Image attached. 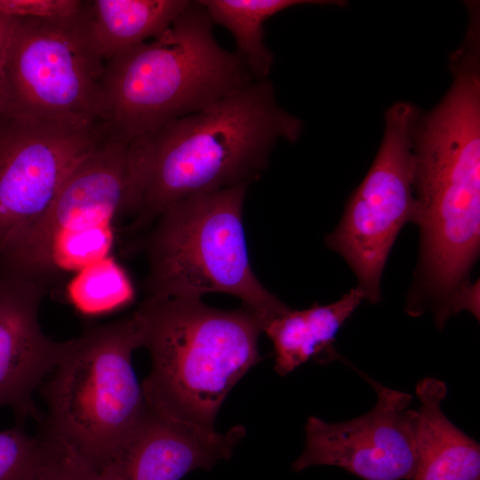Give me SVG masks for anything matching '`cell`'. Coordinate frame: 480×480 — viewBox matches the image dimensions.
Segmentation results:
<instances>
[{
  "mask_svg": "<svg viewBox=\"0 0 480 480\" xmlns=\"http://www.w3.org/2000/svg\"><path fill=\"white\" fill-rule=\"evenodd\" d=\"M301 131V120L281 108L267 79L132 140L138 206L132 229L152 225L167 206L191 196L252 182L276 142L296 141Z\"/></svg>",
  "mask_w": 480,
  "mask_h": 480,
  "instance_id": "1",
  "label": "cell"
},
{
  "mask_svg": "<svg viewBox=\"0 0 480 480\" xmlns=\"http://www.w3.org/2000/svg\"><path fill=\"white\" fill-rule=\"evenodd\" d=\"M480 59L452 55L453 82L414 133V222L421 238V296L450 303L467 285L480 243Z\"/></svg>",
  "mask_w": 480,
  "mask_h": 480,
  "instance_id": "2",
  "label": "cell"
},
{
  "mask_svg": "<svg viewBox=\"0 0 480 480\" xmlns=\"http://www.w3.org/2000/svg\"><path fill=\"white\" fill-rule=\"evenodd\" d=\"M151 370L141 383L159 416L214 435L227 396L262 358L264 322L251 308H212L201 298L145 297L134 310Z\"/></svg>",
  "mask_w": 480,
  "mask_h": 480,
  "instance_id": "3",
  "label": "cell"
},
{
  "mask_svg": "<svg viewBox=\"0 0 480 480\" xmlns=\"http://www.w3.org/2000/svg\"><path fill=\"white\" fill-rule=\"evenodd\" d=\"M212 24L191 1L161 35L106 62L100 120L106 139L130 143L253 81L240 56L218 44Z\"/></svg>",
  "mask_w": 480,
  "mask_h": 480,
  "instance_id": "4",
  "label": "cell"
},
{
  "mask_svg": "<svg viewBox=\"0 0 480 480\" xmlns=\"http://www.w3.org/2000/svg\"><path fill=\"white\" fill-rule=\"evenodd\" d=\"M249 185L194 195L163 210L145 242V297L227 293L265 324L290 309L262 285L250 264L243 225Z\"/></svg>",
  "mask_w": 480,
  "mask_h": 480,
  "instance_id": "5",
  "label": "cell"
},
{
  "mask_svg": "<svg viewBox=\"0 0 480 480\" xmlns=\"http://www.w3.org/2000/svg\"><path fill=\"white\" fill-rule=\"evenodd\" d=\"M142 348L133 311L88 327L66 340L51 377L42 385L48 414L45 430L75 449L97 471L102 468L148 410L132 354Z\"/></svg>",
  "mask_w": 480,
  "mask_h": 480,
  "instance_id": "6",
  "label": "cell"
},
{
  "mask_svg": "<svg viewBox=\"0 0 480 480\" xmlns=\"http://www.w3.org/2000/svg\"><path fill=\"white\" fill-rule=\"evenodd\" d=\"M138 204L131 143L105 139L68 176L40 224L0 255V274L46 284L105 258L113 223Z\"/></svg>",
  "mask_w": 480,
  "mask_h": 480,
  "instance_id": "7",
  "label": "cell"
},
{
  "mask_svg": "<svg viewBox=\"0 0 480 480\" xmlns=\"http://www.w3.org/2000/svg\"><path fill=\"white\" fill-rule=\"evenodd\" d=\"M82 8L64 18H14L1 114L100 124L106 61Z\"/></svg>",
  "mask_w": 480,
  "mask_h": 480,
  "instance_id": "8",
  "label": "cell"
},
{
  "mask_svg": "<svg viewBox=\"0 0 480 480\" xmlns=\"http://www.w3.org/2000/svg\"><path fill=\"white\" fill-rule=\"evenodd\" d=\"M419 112L410 103L394 104L385 116V132L376 158L326 237L356 274L366 300L380 298V276L403 226L415 220L414 133Z\"/></svg>",
  "mask_w": 480,
  "mask_h": 480,
  "instance_id": "9",
  "label": "cell"
},
{
  "mask_svg": "<svg viewBox=\"0 0 480 480\" xmlns=\"http://www.w3.org/2000/svg\"><path fill=\"white\" fill-rule=\"evenodd\" d=\"M105 139L99 123L0 114V255L40 224L68 176Z\"/></svg>",
  "mask_w": 480,
  "mask_h": 480,
  "instance_id": "10",
  "label": "cell"
},
{
  "mask_svg": "<svg viewBox=\"0 0 480 480\" xmlns=\"http://www.w3.org/2000/svg\"><path fill=\"white\" fill-rule=\"evenodd\" d=\"M377 400L369 412L342 422L311 416L305 445L292 468H340L364 480H412L417 468V410L412 395L371 380Z\"/></svg>",
  "mask_w": 480,
  "mask_h": 480,
  "instance_id": "11",
  "label": "cell"
},
{
  "mask_svg": "<svg viewBox=\"0 0 480 480\" xmlns=\"http://www.w3.org/2000/svg\"><path fill=\"white\" fill-rule=\"evenodd\" d=\"M46 284L0 276V407L12 409L17 422L37 418L34 392L51 375L66 341L47 337L39 324Z\"/></svg>",
  "mask_w": 480,
  "mask_h": 480,
  "instance_id": "12",
  "label": "cell"
},
{
  "mask_svg": "<svg viewBox=\"0 0 480 480\" xmlns=\"http://www.w3.org/2000/svg\"><path fill=\"white\" fill-rule=\"evenodd\" d=\"M246 429L205 435L164 419L148 407L110 460L98 472L101 480H180L196 469H211L228 460Z\"/></svg>",
  "mask_w": 480,
  "mask_h": 480,
  "instance_id": "13",
  "label": "cell"
},
{
  "mask_svg": "<svg viewBox=\"0 0 480 480\" xmlns=\"http://www.w3.org/2000/svg\"><path fill=\"white\" fill-rule=\"evenodd\" d=\"M417 468L412 480H480V446L442 410L444 382L433 377L416 386Z\"/></svg>",
  "mask_w": 480,
  "mask_h": 480,
  "instance_id": "14",
  "label": "cell"
},
{
  "mask_svg": "<svg viewBox=\"0 0 480 480\" xmlns=\"http://www.w3.org/2000/svg\"><path fill=\"white\" fill-rule=\"evenodd\" d=\"M364 299L356 286L334 302L314 303L301 310L290 308L267 323L263 332L273 343L275 371L286 376L310 359H333L337 333Z\"/></svg>",
  "mask_w": 480,
  "mask_h": 480,
  "instance_id": "15",
  "label": "cell"
},
{
  "mask_svg": "<svg viewBox=\"0 0 480 480\" xmlns=\"http://www.w3.org/2000/svg\"><path fill=\"white\" fill-rule=\"evenodd\" d=\"M188 0L84 1L82 14L99 54L108 60L164 32Z\"/></svg>",
  "mask_w": 480,
  "mask_h": 480,
  "instance_id": "16",
  "label": "cell"
},
{
  "mask_svg": "<svg viewBox=\"0 0 480 480\" xmlns=\"http://www.w3.org/2000/svg\"><path fill=\"white\" fill-rule=\"evenodd\" d=\"M212 23L227 28L234 36L236 52L253 80H267L274 54L264 42V23L273 15L300 4H335L315 0H199Z\"/></svg>",
  "mask_w": 480,
  "mask_h": 480,
  "instance_id": "17",
  "label": "cell"
},
{
  "mask_svg": "<svg viewBox=\"0 0 480 480\" xmlns=\"http://www.w3.org/2000/svg\"><path fill=\"white\" fill-rule=\"evenodd\" d=\"M70 296L81 311L97 314L131 301L133 289L123 268L113 260L104 258L81 270L71 284Z\"/></svg>",
  "mask_w": 480,
  "mask_h": 480,
  "instance_id": "18",
  "label": "cell"
},
{
  "mask_svg": "<svg viewBox=\"0 0 480 480\" xmlns=\"http://www.w3.org/2000/svg\"><path fill=\"white\" fill-rule=\"evenodd\" d=\"M29 480H101L99 472L68 444L44 430Z\"/></svg>",
  "mask_w": 480,
  "mask_h": 480,
  "instance_id": "19",
  "label": "cell"
},
{
  "mask_svg": "<svg viewBox=\"0 0 480 480\" xmlns=\"http://www.w3.org/2000/svg\"><path fill=\"white\" fill-rule=\"evenodd\" d=\"M41 444V436H29L23 423L0 431V480H29Z\"/></svg>",
  "mask_w": 480,
  "mask_h": 480,
  "instance_id": "20",
  "label": "cell"
},
{
  "mask_svg": "<svg viewBox=\"0 0 480 480\" xmlns=\"http://www.w3.org/2000/svg\"><path fill=\"white\" fill-rule=\"evenodd\" d=\"M81 0H0V12L14 18L53 19L80 11Z\"/></svg>",
  "mask_w": 480,
  "mask_h": 480,
  "instance_id": "21",
  "label": "cell"
},
{
  "mask_svg": "<svg viewBox=\"0 0 480 480\" xmlns=\"http://www.w3.org/2000/svg\"><path fill=\"white\" fill-rule=\"evenodd\" d=\"M14 17L0 12V114L4 102V65L7 46L13 26Z\"/></svg>",
  "mask_w": 480,
  "mask_h": 480,
  "instance_id": "22",
  "label": "cell"
}]
</instances>
